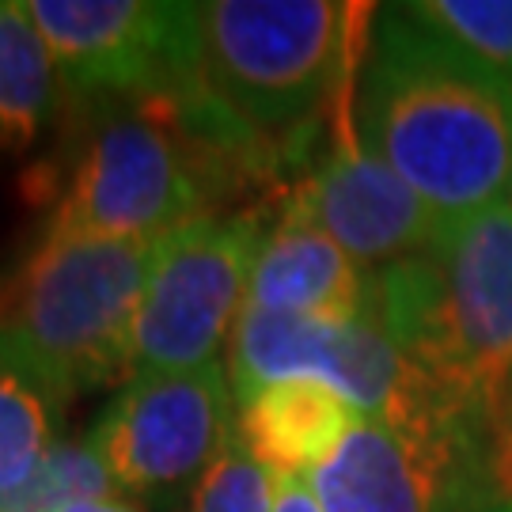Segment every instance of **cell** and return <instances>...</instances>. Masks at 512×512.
I'll return each instance as SVG.
<instances>
[{
	"instance_id": "cell-1",
	"label": "cell",
	"mask_w": 512,
	"mask_h": 512,
	"mask_svg": "<svg viewBox=\"0 0 512 512\" xmlns=\"http://www.w3.org/2000/svg\"><path fill=\"white\" fill-rule=\"evenodd\" d=\"M353 126L440 228L505 205L512 190V84L463 57L399 4L372 19Z\"/></svg>"
},
{
	"instance_id": "cell-2",
	"label": "cell",
	"mask_w": 512,
	"mask_h": 512,
	"mask_svg": "<svg viewBox=\"0 0 512 512\" xmlns=\"http://www.w3.org/2000/svg\"><path fill=\"white\" fill-rule=\"evenodd\" d=\"M274 145L205 84L110 99L95 114L42 236L164 239L274 171Z\"/></svg>"
},
{
	"instance_id": "cell-3",
	"label": "cell",
	"mask_w": 512,
	"mask_h": 512,
	"mask_svg": "<svg viewBox=\"0 0 512 512\" xmlns=\"http://www.w3.org/2000/svg\"><path fill=\"white\" fill-rule=\"evenodd\" d=\"M368 311L444 399L501 433L512 403V209L440 228L414 258L368 274Z\"/></svg>"
},
{
	"instance_id": "cell-4",
	"label": "cell",
	"mask_w": 512,
	"mask_h": 512,
	"mask_svg": "<svg viewBox=\"0 0 512 512\" xmlns=\"http://www.w3.org/2000/svg\"><path fill=\"white\" fill-rule=\"evenodd\" d=\"M160 239L38 236L0 277V349L69 403L133 376V323Z\"/></svg>"
},
{
	"instance_id": "cell-5",
	"label": "cell",
	"mask_w": 512,
	"mask_h": 512,
	"mask_svg": "<svg viewBox=\"0 0 512 512\" xmlns=\"http://www.w3.org/2000/svg\"><path fill=\"white\" fill-rule=\"evenodd\" d=\"M194 12L202 84L266 145L300 141L353 80L346 4L209 0Z\"/></svg>"
},
{
	"instance_id": "cell-6",
	"label": "cell",
	"mask_w": 512,
	"mask_h": 512,
	"mask_svg": "<svg viewBox=\"0 0 512 512\" xmlns=\"http://www.w3.org/2000/svg\"><path fill=\"white\" fill-rule=\"evenodd\" d=\"M224 368L239 403L266 384L319 380L334 387L361 418L425 421L440 414H463L406 361V353L368 308L349 323L247 308L232 330Z\"/></svg>"
},
{
	"instance_id": "cell-7",
	"label": "cell",
	"mask_w": 512,
	"mask_h": 512,
	"mask_svg": "<svg viewBox=\"0 0 512 512\" xmlns=\"http://www.w3.org/2000/svg\"><path fill=\"white\" fill-rule=\"evenodd\" d=\"M262 239L258 209L209 213L160 239L133 323V376L217 365L247 311Z\"/></svg>"
},
{
	"instance_id": "cell-8",
	"label": "cell",
	"mask_w": 512,
	"mask_h": 512,
	"mask_svg": "<svg viewBox=\"0 0 512 512\" xmlns=\"http://www.w3.org/2000/svg\"><path fill=\"white\" fill-rule=\"evenodd\" d=\"M497 433L463 414L357 418L315 471L323 512H475L494 475Z\"/></svg>"
},
{
	"instance_id": "cell-9",
	"label": "cell",
	"mask_w": 512,
	"mask_h": 512,
	"mask_svg": "<svg viewBox=\"0 0 512 512\" xmlns=\"http://www.w3.org/2000/svg\"><path fill=\"white\" fill-rule=\"evenodd\" d=\"M236 418V391L220 361L190 372H141L114 395L88 444L118 490L167 494L217 463L236 440Z\"/></svg>"
},
{
	"instance_id": "cell-10",
	"label": "cell",
	"mask_w": 512,
	"mask_h": 512,
	"mask_svg": "<svg viewBox=\"0 0 512 512\" xmlns=\"http://www.w3.org/2000/svg\"><path fill=\"white\" fill-rule=\"evenodd\" d=\"M27 12L54 50L69 99L99 103L202 84L194 4L27 0Z\"/></svg>"
},
{
	"instance_id": "cell-11",
	"label": "cell",
	"mask_w": 512,
	"mask_h": 512,
	"mask_svg": "<svg viewBox=\"0 0 512 512\" xmlns=\"http://www.w3.org/2000/svg\"><path fill=\"white\" fill-rule=\"evenodd\" d=\"M349 107L353 80L346 88V110L334 148L296 186L293 198L361 270L376 274L421 255L437 239L440 224L418 194L376 152H368Z\"/></svg>"
},
{
	"instance_id": "cell-12",
	"label": "cell",
	"mask_w": 512,
	"mask_h": 512,
	"mask_svg": "<svg viewBox=\"0 0 512 512\" xmlns=\"http://www.w3.org/2000/svg\"><path fill=\"white\" fill-rule=\"evenodd\" d=\"M247 308L349 323L368 308V270H361L334 239L289 198L258 251Z\"/></svg>"
},
{
	"instance_id": "cell-13",
	"label": "cell",
	"mask_w": 512,
	"mask_h": 512,
	"mask_svg": "<svg viewBox=\"0 0 512 512\" xmlns=\"http://www.w3.org/2000/svg\"><path fill=\"white\" fill-rule=\"evenodd\" d=\"M357 410L319 380L266 384L239 403V444L274 475H311L357 425Z\"/></svg>"
},
{
	"instance_id": "cell-14",
	"label": "cell",
	"mask_w": 512,
	"mask_h": 512,
	"mask_svg": "<svg viewBox=\"0 0 512 512\" xmlns=\"http://www.w3.org/2000/svg\"><path fill=\"white\" fill-rule=\"evenodd\" d=\"M65 76L27 0H0V152H27L54 118Z\"/></svg>"
},
{
	"instance_id": "cell-15",
	"label": "cell",
	"mask_w": 512,
	"mask_h": 512,
	"mask_svg": "<svg viewBox=\"0 0 512 512\" xmlns=\"http://www.w3.org/2000/svg\"><path fill=\"white\" fill-rule=\"evenodd\" d=\"M69 399L8 349H0V497L35 475L61 440Z\"/></svg>"
},
{
	"instance_id": "cell-16",
	"label": "cell",
	"mask_w": 512,
	"mask_h": 512,
	"mask_svg": "<svg viewBox=\"0 0 512 512\" xmlns=\"http://www.w3.org/2000/svg\"><path fill=\"white\" fill-rule=\"evenodd\" d=\"M403 16L512 84V0H418Z\"/></svg>"
},
{
	"instance_id": "cell-17",
	"label": "cell",
	"mask_w": 512,
	"mask_h": 512,
	"mask_svg": "<svg viewBox=\"0 0 512 512\" xmlns=\"http://www.w3.org/2000/svg\"><path fill=\"white\" fill-rule=\"evenodd\" d=\"M122 490L107 475L103 459L84 440H57L42 456L35 475L0 497V512H61L84 497H118Z\"/></svg>"
},
{
	"instance_id": "cell-18",
	"label": "cell",
	"mask_w": 512,
	"mask_h": 512,
	"mask_svg": "<svg viewBox=\"0 0 512 512\" xmlns=\"http://www.w3.org/2000/svg\"><path fill=\"white\" fill-rule=\"evenodd\" d=\"M274 482V471L258 463L236 437L194 482L190 512H274Z\"/></svg>"
},
{
	"instance_id": "cell-19",
	"label": "cell",
	"mask_w": 512,
	"mask_h": 512,
	"mask_svg": "<svg viewBox=\"0 0 512 512\" xmlns=\"http://www.w3.org/2000/svg\"><path fill=\"white\" fill-rule=\"evenodd\" d=\"M274 512H323L308 475H277Z\"/></svg>"
},
{
	"instance_id": "cell-20",
	"label": "cell",
	"mask_w": 512,
	"mask_h": 512,
	"mask_svg": "<svg viewBox=\"0 0 512 512\" xmlns=\"http://www.w3.org/2000/svg\"><path fill=\"white\" fill-rule=\"evenodd\" d=\"M61 512H141L137 505H129L126 497H84V501H73Z\"/></svg>"
},
{
	"instance_id": "cell-21",
	"label": "cell",
	"mask_w": 512,
	"mask_h": 512,
	"mask_svg": "<svg viewBox=\"0 0 512 512\" xmlns=\"http://www.w3.org/2000/svg\"><path fill=\"white\" fill-rule=\"evenodd\" d=\"M494 467H497V471H505V475H509V490H512V437H509V429H501V433H497Z\"/></svg>"
},
{
	"instance_id": "cell-22",
	"label": "cell",
	"mask_w": 512,
	"mask_h": 512,
	"mask_svg": "<svg viewBox=\"0 0 512 512\" xmlns=\"http://www.w3.org/2000/svg\"><path fill=\"white\" fill-rule=\"evenodd\" d=\"M475 512H512V497H490V501H482Z\"/></svg>"
},
{
	"instance_id": "cell-23",
	"label": "cell",
	"mask_w": 512,
	"mask_h": 512,
	"mask_svg": "<svg viewBox=\"0 0 512 512\" xmlns=\"http://www.w3.org/2000/svg\"><path fill=\"white\" fill-rule=\"evenodd\" d=\"M509 209H512V190H509Z\"/></svg>"
}]
</instances>
